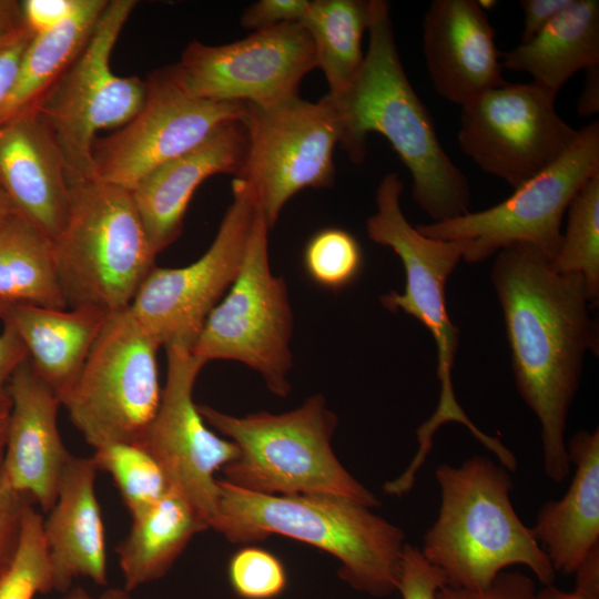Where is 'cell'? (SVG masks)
Listing matches in <instances>:
<instances>
[{
  "label": "cell",
  "mask_w": 599,
  "mask_h": 599,
  "mask_svg": "<svg viewBox=\"0 0 599 599\" xmlns=\"http://www.w3.org/2000/svg\"><path fill=\"white\" fill-rule=\"evenodd\" d=\"M491 283L500 304L517 389L540 424L545 473L570 474L565 430L583 361L595 349L589 297L579 274L557 272L534 245L499 252Z\"/></svg>",
  "instance_id": "obj_1"
},
{
  "label": "cell",
  "mask_w": 599,
  "mask_h": 599,
  "mask_svg": "<svg viewBox=\"0 0 599 599\" xmlns=\"http://www.w3.org/2000/svg\"><path fill=\"white\" fill-rule=\"evenodd\" d=\"M367 31L368 48L357 75L341 94H326L338 115L339 144L361 164L368 134H382L412 174L414 201L434 222L470 212L468 181L443 149L403 68L388 2L372 0Z\"/></svg>",
  "instance_id": "obj_2"
},
{
  "label": "cell",
  "mask_w": 599,
  "mask_h": 599,
  "mask_svg": "<svg viewBox=\"0 0 599 599\" xmlns=\"http://www.w3.org/2000/svg\"><path fill=\"white\" fill-rule=\"evenodd\" d=\"M213 529L231 542L286 536L341 561L339 577L374 597L397 591L405 532L352 498L333 494L267 495L221 479Z\"/></svg>",
  "instance_id": "obj_3"
},
{
  "label": "cell",
  "mask_w": 599,
  "mask_h": 599,
  "mask_svg": "<svg viewBox=\"0 0 599 599\" xmlns=\"http://www.w3.org/2000/svg\"><path fill=\"white\" fill-rule=\"evenodd\" d=\"M435 476L441 502L420 551L447 586L481 590L512 565L528 567L544 586L554 585L556 571L512 507L505 467L474 456L459 467L439 465Z\"/></svg>",
  "instance_id": "obj_4"
},
{
  "label": "cell",
  "mask_w": 599,
  "mask_h": 599,
  "mask_svg": "<svg viewBox=\"0 0 599 599\" xmlns=\"http://www.w3.org/2000/svg\"><path fill=\"white\" fill-rule=\"evenodd\" d=\"M197 409L237 447V456L222 468L223 480L231 485L267 495L333 494L368 508L380 506L335 456L331 438L337 417L322 395L283 414L236 417L207 405H197Z\"/></svg>",
  "instance_id": "obj_5"
},
{
  "label": "cell",
  "mask_w": 599,
  "mask_h": 599,
  "mask_svg": "<svg viewBox=\"0 0 599 599\" xmlns=\"http://www.w3.org/2000/svg\"><path fill=\"white\" fill-rule=\"evenodd\" d=\"M51 244L67 307L126 308L155 266L131 192L99 179L70 185L68 216Z\"/></svg>",
  "instance_id": "obj_6"
},
{
  "label": "cell",
  "mask_w": 599,
  "mask_h": 599,
  "mask_svg": "<svg viewBox=\"0 0 599 599\" xmlns=\"http://www.w3.org/2000/svg\"><path fill=\"white\" fill-rule=\"evenodd\" d=\"M404 182L395 172L386 174L376 192V212L367 220L368 237L387 246L399 257L405 271L402 293L390 291L380 297L390 312L402 311L420 322L437 347V375L440 395L433 416L417 429L419 443L416 456L426 458L434 433L448 422L466 426L490 451L499 440L484 434L464 413L455 398L453 368L459 332L449 318L446 284L468 247V240H437L423 235L405 217L400 207Z\"/></svg>",
  "instance_id": "obj_7"
},
{
  "label": "cell",
  "mask_w": 599,
  "mask_h": 599,
  "mask_svg": "<svg viewBox=\"0 0 599 599\" xmlns=\"http://www.w3.org/2000/svg\"><path fill=\"white\" fill-rule=\"evenodd\" d=\"M159 347L130 306L108 315L78 379L61 400L94 449L139 443L144 436L161 400Z\"/></svg>",
  "instance_id": "obj_8"
},
{
  "label": "cell",
  "mask_w": 599,
  "mask_h": 599,
  "mask_svg": "<svg viewBox=\"0 0 599 599\" xmlns=\"http://www.w3.org/2000/svg\"><path fill=\"white\" fill-rule=\"evenodd\" d=\"M135 6L134 0L109 1L81 54L32 104L62 153L69 186L97 179V132L125 125L143 106L145 82L119 77L110 67L113 47Z\"/></svg>",
  "instance_id": "obj_9"
},
{
  "label": "cell",
  "mask_w": 599,
  "mask_h": 599,
  "mask_svg": "<svg viewBox=\"0 0 599 599\" xmlns=\"http://www.w3.org/2000/svg\"><path fill=\"white\" fill-rule=\"evenodd\" d=\"M268 231L257 207L240 272L191 351L205 363L241 362L258 372L273 394L285 397L291 392L293 314L284 280L271 272Z\"/></svg>",
  "instance_id": "obj_10"
},
{
  "label": "cell",
  "mask_w": 599,
  "mask_h": 599,
  "mask_svg": "<svg viewBox=\"0 0 599 599\" xmlns=\"http://www.w3.org/2000/svg\"><path fill=\"white\" fill-rule=\"evenodd\" d=\"M599 172V122L579 130L575 143L556 162L515 189L502 202L447 221L417 225L425 236L468 240L463 258L478 263L517 243L534 245L550 260L561 237L565 213L578 191Z\"/></svg>",
  "instance_id": "obj_11"
},
{
  "label": "cell",
  "mask_w": 599,
  "mask_h": 599,
  "mask_svg": "<svg viewBox=\"0 0 599 599\" xmlns=\"http://www.w3.org/2000/svg\"><path fill=\"white\" fill-rule=\"evenodd\" d=\"M241 122L247 146L235 179L248 185L271 230L296 193L334 183L338 115L325 94L317 102L296 97L268 108L246 104Z\"/></svg>",
  "instance_id": "obj_12"
},
{
  "label": "cell",
  "mask_w": 599,
  "mask_h": 599,
  "mask_svg": "<svg viewBox=\"0 0 599 599\" xmlns=\"http://www.w3.org/2000/svg\"><path fill=\"white\" fill-rule=\"evenodd\" d=\"M555 99L532 81L487 90L461 106L460 149L487 174L519 187L556 162L579 135L559 116Z\"/></svg>",
  "instance_id": "obj_13"
},
{
  "label": "cell",
  "mask_w": 599,
  "mask_h": 599,
  "mask_svg": "<svg viewBox=\"0 0 599 599\" xmlns=\"http://www.w3.org/2000/svg\"><path fill=\"white\" fill-rule=\"evenodd\" d=\"M232 193V203L209 250L184 267L154 266L130 305L160 346L192 349L206 317L240 272L257 205L242 180H233Z\"/></svg>",
  "instance_id": "obj_14"
},
{
  "label": "cell",
  "mask_w": 599,
  "mask_h": 599,
  "mask_svg": "<svg viewBox=\"0 0 599 599\" xmlns=\"http://www.w3.org/2000/svg\"><path fill=\"white\" fill-rule=\"evenodd\" d=\"M245 112L243 102L190 95L173 65L158 69L145 81L139 113L113 134L95 139V176L131 192L152 170L195 148L221 125L241 120Z\"/></svg>",
  "instance_id": "obj_15"
},
{
  "label": "cell",
  "mask_w": 599,
  "mask_h": 599,
  "mask_svg": "<svg viewBox=\"0 0 599 599\" xmlns=\"http://www.w3.org/2000/svg\"><path fill=\"white\" fill-rule=\"evenodd\" d=\"M173 67L192 97L268 108L300 97L316 60L308 31L301 22H287L223 45L193 40Z\"/></svg>",
  "instance_id": "obj_16"
},
{
  "label": "cell",
  "mask_w": 599,
  "mask_h": 599,
  "mask_svg": "<svg viewBox=\"0 0 599 599\" xmlns=\"http://www.w3.org/2000/svg\"><path fill=\"white\" fill-rule=\"evenodd\" d=\"M167 373L158 412L142 439L159 463L170 487L179 491L212 528L220 488L215 473L237 456L236 445L205 425L193 400L197 375L206 364L190 348L165 346Z\"/></svg>",
  "instance_id": "obj_17"
},
{
  "label": "cell",
  "mask_w": 599,
  "mask_h": 599,
  "mask_svg": "<svg viewBox=\"0 0 599 599\" xmlns=\"http://www.w3.org/2000/svg\"><path fill=\"white\" fill-rule=\"evenodd\" d=\"M11 409L2 455V471L18 494L49 511L58 497L62 474L73 456L58 427L57 394L32 368L21 364L9 382Z\"/></svg>",
  "instance_id": "obj_18"
},
{
  "label": "cell",
  "mask_w": 599,
  "mask_h": 599,
  "mask_svg": "<svg viewBox=\"0 0 599 599\" xmlns=\"http://www.w3.org/2000/svg\"><path fill=\"white\" fill-rule=\"evenodd\" d=\"M423 50L435 91L465 105L506 83L495 29L476 0H434L423 21Z\"/></svg>",
  "instance_id": "obj_19"
},
{
  "label": "cell",
  "mask_w": 599,
  "mask_h": 599,
  "mask_svg": "<svg viewBox=\"0 0 599 599\" xmlns=\"http://www.w3.org/2000/svg\"><path fill=\"white\" fill-rule=\"evenodd\" d=\"M0 186L16 211L53 241L70 206L62 153L38 111L28 106L0 124Z\"/></svg>",
  "instance_id": "obj_20"
},
{
  "label": "cell",
  "mask_w": 599,
  "mask_h": 599,
  "mask_svg": "<svg viewBox=\"0 0 599 599\" xmlns=\"http://www.w3.org/2000/svg\"><path fill=\"white\" fill-rule=\"evenodd\" d=\"M246 146L241 120L227 122L139 181L131 194L155 255L180 236L187 205L204 180L215 174L237 176Z\"/></svg>",
  "instance_id": "obj_21"
},
{
  "label": "cell",
  "mask_w": 599,
  "mask_h": 599,
  "mask_svg": "<svg viewBox=\"0 0 599 599\" xmlns=\"http://www.w3.org/2000/svg\"><path fill=\"white\" fill-rule=\"evenodd\" d=\"M91 457L72 456L61 477L58 497L43 518V537L53 590L65 593L74 579L108 585L104 524L95 493Z\"/></svg>",
  "instance_id": "obj_22"
},
{
  "label": "cell",
  "mask_w": 599,
  "mask_h": 599,
  "mask_svg": "<svg viewBox=\"0 0 599 599\" xmlns=\"http://www.w3.org/2000/svg\"><path fill=\"white\" fill-rule=\"evenodd\" d=\"M575 475L565 496L545 502L531 531L554 570L573 575L599 545V432L580 430L567 445Z\"/></svg>",
  "instance_id": "obj_23"
},
{
  "label": "cell",
  "mask_w": 599,
  "mask_h": 599,
  "mask_svg": "<svg viewBox=\"0 0 599 599\" xmlns=\"http://www.w3.org/2000/svg\"><path fill=\"white\" fill-rule=\"evenodd\" d=\"M109 314L90 306L54 308L12 302L0 318L14 327L32 368L62 400L78 379Z\"/></svg>",
  "instance_id": "obj_24"
},
{
  "label": "cell",
  "mask_w": 599,
  "mask_h": 599,
  "mask_svg": "<svg viewBox=\"0 0 599 599\" xmlns=\"http://www.w3.org/2000/svg\"><path fill=\"white\" fill-rule=\"evenodd\" d=\"M500 63L557 95L575 73L599 64V1L572 0L532 39L502 53Z\"/></svg>",
  "instance_id": "obj_25"
},
{
  "label": "cell",
  "mask_w": 599,
  "mask_h": 599,
  "mask_svg": "<svg viewBox=\"0 0 599 599\" xmlns=\"http://www.w3.org/2000/svg\"><path fill=\"white\" fill-rule=\"evenodd\" d=\"M209 529L192 505L175 489L132 517L128 536L116 546L128 592L162 578L195 534Z\"/></svg>",
  "instance_id": "obj_26"
},
{
  "label": "cell",
  "mask_w": 599,
  "mask_h": 599,
  "mask_svg": "<svg viewBox=\"0 0 599 599\" xmlns=\"http://www.w3.org/2000/svg\"><path fill=\"white\" fill-rule=\"evenodd\" d=\"M108 3V0H81L62 23L33 35L0 106V124L34 104L71 67L88 44Z\"/></svg>",
  "instance_id": "obj_27"
},
{
  "label": "cell",
  "mask_w": 599,
  "mask_h": 599,
  "mask_svg": "<svg viewBox=\"0 0 599 599\" xmlns=\"http://www.w3.org/2000/svg\"><path fill=\"white\" fill-rule=\"evenodd\" d=\"M372 0H314L301 21L315 50L316 68L328 83V94L344 92L364 61L362 40L368 29Z\"/></svg>",
  "instance_id": "obj_28"
},
{
  "label": "cell",
  "mask_w": 599,
  "mask_h": 599,
  "mask_svg": "<svg viewBox=\"0 0 599 599\" xmlns=\"http://www.w3.org/2000/svg\"><path fill=\"white\" fill-rule=\"evenodd\" d=\"M0 300L65 308L51 240L16 213L0 230Z\"/></svg>",
  "instance_id": "obj_29"
},
{
  "label": "cell",
  "mask_w": 599,
  "mask_h": 599,
  "mask_svg": "<svg viewBox=\"0 0 599 599\" xmlns=\"http://www.w3.org/2000/svg\"><path fill=\"white\" fill-rule=\"evenodd\" d=\"M567 227L552 267L564 274L582 276L591 308L599 300V172L571 200Z\"/></svg>",
  "instance_id": "obj_30"
},
{
  "label": "cell",
  "mask_w": 599,
  "mask_h": 599,
  "mask_svg": "<svg viewBox=\"0 0 599 599\" xmlns=\"http://www.w3.org/2000/svg\"><path fill=\"white\" fill-rule=\"evenodd\" d=\"M97 470L108 473L131 517L159 501L171 488L155 458L140 444L115 443L94 449Z\"/></svg>",
  "instance_id": "obj_31"
},
{
  "label": "cell",
  "mask_w": 599,
  "mask_h": 599,
  "mask_svg": "<svg viewBox=\"0 0 599 599\" xmlns=\"http://www.w3.org/2000/svg\"><path fill=\"white\" fill-rule=\"evenodd\" d=\"M53 590L52 571L43 537V516L28 502L17 552L0 580V599H34Z\"/></svg>",
  "instance_id": "obj_32"
},
{
  "label": "cell",
  "mask_w": 599,
  "mask_h": 599,
  "mask_svg": "<svg viewBox=\"0 0 599 599\" xmlns=\"http://www.w3.org/2000/svg\"><path fill=\"white\" fill-rule=\"evenodd\" d=\"M303 264L308 277L317 285L337 291L352 284L363 267V252L347 231L327 227L307 242Z\"/></svg>",
  "instance_id": "obj_33"
},
{
  "label": "cell",
  "mask_w": 599,
  "mask_h": 599,
  "mask_svg": "<svg viewBox=\"0 0 599 599\" xmlns=\"http://www.w3.org/2000/svg\"><path fill=\"white\" fill-rule=\"evenodd\" d=\"M229 578L234 591L244 599H272L286 586L282 562L271 552L246 547L229 564Z\"/></svg>",
  "instance_id": "obj_34"
},
{
  "label": "cell",
  "mask_w": 599,
  "mask_h": 599,
  "mask_svg": "<svg viewBox=\"0 0 599 599\" xmlns=\"http://www.w3.org/2000/svg\"><path fill=\"white\" fill-rule=\"evenodd\" d=\"M446 585L445 576L440 569L423 556L420 548L407 542L397 586L402 598L437 599V591Z\"/></svg>",
  "instance_id": "obj_35"
},
{
  "label": "cell",
  "mask_w": 599,
  "mask_h": 599,
  "mask_svg": "<svg viewBox=\"0 0 599 599\" xmlns=\"http://www.w3.org/2000/svg\"><path fill=\"white\" fill-rule=\"evenodd\" d=\"M3 455V454H2ZM0 456V580L13 561L19 545L23 511L31 500L7 483Z\"/></svg>",
  "instance_id": "obj_36"
},
{
  "label": "cell",
  "mask_w": 599,
  "mask_h": 599,
  "mask_svg": "<svg viewBox=\"0 0 599 599\" xmlns=\"http://www.w3.org/2000/svg\"><path fill=\"white\" fill-rule=\"evenodd\" d=\"M536 587L532 579L519 571H501L491 585L481 590H468L444 586L437 599H534Z\"/></svg>",
  "instance_id": "obj_37"
},
{
  "label": "cell",
  "mask_w": 599,
  "mask_h": 599,
  "mask_svg": "<svg viewBox=\"0 0 599 599\" xmlns=\"http://www.w3.org/2000/svg\"><path fill=\"white\" fill-rule=\"evenodd\" d=\"M309 2L307 0H261L248 7L241 18L245 29L262 30L287 22H301Z\"/></svg>",
  "instance_id": "obj_38"
},
{
  "label": "cell",
  "mask_w": 599,
  "mask_h": 599,
  "mask_svg": "<svg viewBox=\"0 0 599 599\" xmlns=\"http://www.w3.org/2000/svg\"><path fill=\"white\" fill-rule=\"evenodd\" d=\"M0 333V413L11 409L9 382L16 369L29 359L28 352L14 327L6 319Z\"/></svg>",
  "instance_id": "obj_39"
},
{
  "label": "cell",
  "mask_w": 599,
  "mask_h": 599,
  "mask_svg": "<svg viewBox=\"0 0 599 599\" xmlns=\"http://www.w3.org/2000/svg\"><path fill=\"white\" fill-rule=\"evenodd\" d=\"M81 0H26L21 1L26 26L33 34L45 32L69 18Z\"/></svg>",
  "instance_id": "obj_40"
},
{
  "label": "cell",
  "mask_w": 599,
  "mask_h": 599,
  "mask_svg": "<svg viewBox=\"0 0 599 599\" xmlns=\"http://www.w3.org/2000/svg\"><path fill=\"white\" fill-rule=\"evenodd\" d=\"M33 35L26 26L0 40V106L13 84L22 54Z\"/></svg>",
  "instance_id": "obj_41"
},
{
  "label": "cell",
  "mask_w": 599,
  "mask_h": 599,
  "mask_svg": "<svg viewBox=\"0 0 599 599\" xmlns=\"http://www.w3.org/2000/svg\"><path fill=\"white\" fill-rule=\"evenodd\" d=\"M572 0H520L524 26L520 43L539 33L549 22L561 13Z\"/></svg>",
  "instance_id": "obj_42"
},
{
  "label": "cell",
  "mask_w": 599,
  "mask_h": 599,
  "mask_svg": "<svg viewBox=\"0 0 599 599\" xmlns=\"http://www.w3.org/2000/svg\"><path fill=\"white\" fill-rule=\"evenodd\" d=\"M573 575L576 592L588 599H599V545L587 555Z\"/></svg>",
  "instance_id": "obj_43"
},
{
  "label": "cell",
  "mask_w": 599,
  "mask_h": 599,
  "mask_svg": "<svg viewBox=\"0 0 599 599\" xmlns=\"http://www.w3.org/2000/svg\"><path fill=\"white\" fill-rule=\"evenodd\" d=\"M585 71L586 81L578 100L577 111L581 116H591L599 111V64Z\"/></svg>",
  "instance_id": "obj_44"
},
{
  "label": "cell",
  "mask_w": 599,
  "mask_h": 599,
  "mask_svg": "<svg viewBox=\"0 0 599 599\" xmlns=\"http://www.w3.org/2000/svg\"><path fill=\"white\" fill-rule=\"evenodd\" d=\"M26 27L21 1L0 0V40Z\"/></svg>",
  "instance_id": "obj_45"
},
{
  "label": "cell",
  "mask_w": 599,
  "mask_h": 599,
  "mask_svg": "<svg viewBox=\"0 0 599 599\" xmlns=\"http://www.w3.org/2000/svg\"><path fill=\"white\" fill-rule=\"evenodd\" d=\"M534 599H588L587 597L576 592L562 591L554 585L544 586L541 590L536 592Z\"/></svg>",
  "instance_id": "obj_46"
},
{
  "label": "cell",
  "mask_w": 599,
  "mask_h": 599,
  "mask_svg": "<svg viewBox=\"0 0 599 599\" xmlns=\"http://www.w3.org/2000/svg\"><path fill=\"white\" fill-rule=\"evenodd\" d=\"M18 213L6 192L0 186V230Z\"/></svg>",
  "instance_id": "obj_47"
},
{
  "label": "cell",
  "mask_w": 599,
  "mask_h": 599,
  "mask_svg": "<svg viewBox=\"0 0 599 599\" xmlns=\"http://www.w3.org/2000/svg\"><path fill=\"white\" fill-rule=\"evenodd\" d=\"M99 599H131L130 592L120 588H108L99 597Z\"/></svg>",
  "instance_id": "obj_48"
},
{
  "label": "cell",
  "mask_w": 599,
  "mask_h": 599,
  "mask_svg": "<svg viewBox=\"0 0 599 599\" xmlns=\"http://www.w3.org/2000/svg\"><path fill=\"white\" fill-rule=\"evenodd\" d=\"M8 420H9V412L0 413V456L3 454V448L6 444Z\"/></svg>",
  "instance_id": "obj_49"
},
{
  "label": "cell",
  "mask_w": 599,
  "mask_h": 599,
  "mask_svg": "<svg viewBox=\"0 0 599 599\" xmlns=\"http://www.w3.org/2000/svg\"><path fill=\"white\" fill-rule=\"evenodd\" d=\"M61 599H93L82 587H73Z\"/></svg>",
  "instance_id": "obj_50"
},
{
  "label": "cell",
  "mask_w": 599,
  "mask_h": 599,
  "mask_svg": "<svg viewBox=\"0 0 599 599\" xmlns=\"http://www.w3.org/2000/svg\"><path fill=\"white\" fill-rule=\"evenodd\" d=\"M9 303H10V302H6V301L0 300V317H1L2 314L4 313V311H6V308H7V306H8Z\"/></svg>",
  "instance_id": "obj_51"
}]
</instances>
